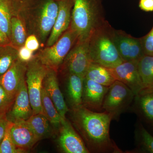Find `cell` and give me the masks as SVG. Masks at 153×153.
Instances as JSON below:
<instances>
[{
    "label": "cell",
    "mask_w": 153,
    "mask_h": 153,
    "mask_svg": "<svg viewBox=\"0 0 153 153\" xmlns=\"http://www.w3.org/2000/svg\"><path fill=\"white\" fill-rule=\"evenodd\" d=\"M72 120L89 153H123L110 136L113 118L109 113L93 111L82 105L72 109Z\"/></svg>",
    "instance_id": "obj_1"
},
{
    "label": "cell",
    "mask_w": 153,
    "mask_h": 153,
    "mask_svg": "<svg viewBox=\"0 0 153 153\" xmlns=\"http://www.w3.org/2000/svg\"><path fill=\"white\" fill-rule=\"evenodd\" d=\"M15 15L24 22L28 36L46 44L57 18L58 0H14Z\"/></svg>",
    "instance_id": "obj_2"
},
{
    "label": "cell",
    "mask_w": 153,
    "mask_h": 153,
    "mask_svg": "<svg viewBox=\"0 0 153 153\" xmlns=\"http://www.w3.org/2000/svg\"><path fill=\"white\" fill-rule=\"evenodd\" d=\"M102 0H74L70 27L77 41H87L94 32L106 22Z\"/></svg>",
    "instance_id": "obj_3"
},
{
    "label": "cell",
    "mask_w": 153,
    "mask_h": 153,
    "mask_svg": "<svg viewBox=\"0 0 153 153\" xmlns=\"http://www.w3.org/2000/svg\"><path fill=\"white\" fill-rule=\"evenodd\" d=\"M114 30L106 21L94 32L89 39L91 62L108 68H114L124 62L114 42Z\"/></svg>",
    "instance_id": "obj_4"
},
{
    "label": "cell",
    "mask_w": 153,
    "mask_h": 153,
    "mask_svg": "<svg viewBox=\"0 0 153 153\" xmlns=\"http://www.w3.org/2000/svg\"><path fill=\"white\" fill-rule=\"evenodd\" d=\"M77 41L76 34L69 27L55 44L41 49L36 56L48 69L57 71Z\"/></svg>",
    "instance_id": "obj_5"
},
{
    "label": "cell",
    "mask_w": 153,
    "mask_h": 153,
    "mask_svg": "<svg viewBox=\"0 0 153 153\" xmlns=\"http://www.w3.org/2000/svg\"><path fill=\"white\" fill-rule=\"evenodd\" d=\"M48 70L36 55L27 64L26 82L33 114H44L41 103V93L44 78Z\"/></svg>",
    "instance_id": "obj_6"
},
{
    "label": "cell",
    "mask_w": 153,
    "mask_h": 153,
    "mask_svg": "<svg viewBox=\"0 0 153 153\" xmlns=\"http://www.w3.org/2000/svg\"><path fill=\"white\" fill-rule=\"evenodd\" d=\"M134 97L131 89L123 82L116 80L108 88L102 109L110 114L113 120H118L120 115L131 106Z\"/></svg>",
    "instance_id": "obj_7"
},
{
    "label": "cell",
    "mask_w": 153,
    "mask_h": 153,
    "mask_svg": "<svg viewBox=\"0 0 153 153\" xmlns=\"http://www.w3.org/2000/svg\"><path fill=\"white\" fill-rule=\"evenodd\" d=\"M89 40L77 41L64 59L62 65L67 73H73L85 77L91 63Z\"/></svg>",
    "instance_id": "obj_8"
},
{
    "label": "cell",
    "mask_w": 153,
    "mask_h": 153,
    "mask_svg": "<svg viewBox=\"0 0 153 153\" xmlns=\"http://www.w3.org/2000/svg\"><path fill=\"white\" fill-rule=\"evenodd\" d=\"M113 40L120 57L124 61H136L145 55L141 39L120 30H114Z\"/></svg>",
    "instance_id": "obj_9"
},
{
    "label": "cell",
    "mask_w": 153,
    "mask_h": 153,
    "mask_svg": "<svg viewBox=\"0 0 153 153\" xmlns=\"http://www.w3.org/2000/svg\"><path fill=\"white\" fill-rule=\"evenodd\" d=\"M58 131V144L63 153H89L82 138L66 117L62 119Z\"/></svg>",
    "instance_id": "obj_10"
},
{
    "label": "cell",
    "mask_w": 153,
    "mask_h": 153,
    "mask_svg": "<svg viewBox=\"0 0 153 153\" xmlns=\"http://www.w3.org/2000/svg\"><path fill=\"white\" fill-rule=\"evenodd\" d=\"M137 63L136 61H124L114 68H108L116 80L127 86L135 95L144 88Z\"/></svg>",
    "instance_id": "obj_11"
},
{
    "label": "cell",
    "mask_w": 153,
    "mask_h": 153,
    "mask_svg": "<svg viewBox=\"0 0 153 153\" xmlns=\"http://www.w3.org/2000/svg\"><path fill=\"white\" fill-rule=\"evenodd\" d=\"M27 63L18 60L0 77V83L11 100L14 101L23 81L26 79Z\"/></svg>",
    "instance_id": "obj_12"
},
{
    "label": "cell",
    "mask_w": 153,
    "mask_h": 153,
    "mask_svg": "<svg viewBox=\"0 0 153 153\" xmlns=\"http://www.w3.org/2000/svg\"><path fill=\"white\" fill-rule=\"evenodd\" d=\"M10 132L13 142L22 153L30 151L40 140L26 120L10 122Z\"/></svg>",
    "instance_id": "obj_13"
},
{
    "label": "cell",
    "mask_w": 153,
    "mask_h": 153,
    "mask_svg": "<svg viewBox=\"0 0 153 153\" xmlns=\"http://www.w3.org/2000/svg\"><path fill=\"white\" fill-rule=\"evenodd\" d=\"M109 87L101 85L87 78L83 79L82 105L88 109L101 112L105 97Z\"/></svg>",
    "instance_id": "obj_14"
},
{
    "label": "cell",
    "mask_w": 153,
    "mask_h": 153,
    "mask_svg": "<svg viewBox=\"0 0 153 153\" xmlns=\"http://www.w3.org/2000/svg\"><path fill=\"white\" fill-rule=\"evenodd\" d=\"M74 3V0H58V14L47 39L46 44L47 47H50L55 44L70 27Z\"/></svg>",
    "instance_id": "obj_15"
},
{
    "label": "cell",
    "mask_w": 153,
    "mask_h": 153,
    "mask_svg": "<svg viewBox=\"0 0 153 153\" xmlns=\"http://www.w3.org/2000/svg\"><path fill=\"white\" fill-rule=\"evenodd\" d=\"M33 114L25 79L22 82L13 105L6 115L9 121L14 122L19 120H27Z\"/></svg>",
    "instance_id": "obj_16"
},
{
    "label": "cell",
    "mask_w": 153,
    "mask_h": 153,
    "mask_svg": "<svg viewBox=\"0 0 153 153\" xmlns=\"http://www.w3.org/2000/svg\"><path fill=\"white\" fill-rule=\"evenodd\" d=\"M43 86L61 117L66 118L69 109L59 87L57 71L49 69L44 78Z\"/></svg>",
    "instance_id": "obj_17"
},
{
    "label": "cell",
    "mask_w": 153,
    "mask_h": 153,
    "mask_svg": "<svg viewBox=\"0 0 153 153\" xmlns=\"http://www.w3.org/2000/svg\"><path fill=\"white\" fill-rule=\"evenodd\" d=\"M132 110L145 122L153 125V88L144 87L135 95Z\"/></svg>",
    "instance_id": "obj_18"
},
{
    "label": "cell",
    "mask_w": 153,
    "mask_h": 153,
    "mask_svg": "<svg viewBox=\"0 0 153 153\" xmlns=\"http://www.w3.org/2000/svg\"><path fill=\"white\" fill-rule=\"evenodd\" d=\"M84 77L73 73H67L66 92L72 109L82 105Z\"/></svg>",
    "instance_id": "obj_19"
},
{
    "label": "cell",
    "mask_w": 153,
    "mask_h": 153,
    "mask_svg": "<svg viewBox=\"0 0 153 153\" xmlns=\"http://www.w3.org/2000/svg\"><path fill=\"white\" fill-rule=\"evenodd\" d=\"M26 121L40 140L53 134L54 128L44 114H33Z\"/></svg>",
    "instance_id": "obj_20"
},
{
    "label": "cell",
    "mask_w": 153,
    "mask_h": 153,
    "mask_svg": "<svg viewBox=\"0 0 153 153\" xmlns=\"http://www.w3.org/2000/svg\"><path fill=\"white\" fill-rule=\"evenodd\" d=\"M85 77L108 87L116 81L108 68L93 62L88 68Z\"/></svg>",
    "instance_id": "obj_21"
},
{
    "label": "cell",
    "mask_w": 153,
    "mask_h": 153,
    "mask_svg": "<svg viewBox=\"0 0 153 153\" xmlns=\"http://www.w3.org/2000/svg\"><path fill=\"white\" fill-rule=\"evenodd\" d=\"M135 138L137 148L129 153H153V136L141 123H137Z\"/></svg>",
    "instance_id": "obj_22"
},
{
    "label": "cell",
    "mask_w": 153,
    "mask_h": 153,
    "mask_svg": "<svg viewBox=\"0 0 153 153\" xmlns=\"http://www.w3.org/2000/svg\"><path fill=\"white\" fill-rule=\"evenodd\" d=\"M41 103L44 115L48 119L53 128L58 130L63 118L58 112L44 86L41 93Z\"/></svg>",
    "instance_id": "obj_23"
},
{
    "label": "cell",
    "mask_w": 153,
    "mask_h": 153,
    "mask_svg": "<svg viewBox=\"0 0 153 153\" xmlns=\"http://www.w3.org/2000/svg\"><path fill=\"white\" fill-rule=\"evenodd\" d=\"M28 36L24 22L16 15L11 19L10 29L11 45L19 49L25 45V41Z\"/></svg>",
    "instance_id": "obj_24"
},
{
    "label": "cell",
    "mask_w": 153,
    "mask_h": 153,
    "mask_svg": "<svg viewBox=\"0 0 153 153\" xmlns=\"http://www.w3.org/2000/svg\"><path fill=\"white\" fill-rule=\"evenodd\" d=\"M14 16V0H0V30L10 39L11 19Z\"/></svg>",
    "instance_id": "obj_25"
},
{
    "label": "cell",
    "mask_w": 153,
    "mask_h": 153,
    "mask_svg": "<svg viewBox=\"0 0 153 153\" xmlns=\"http://www.w3.org/2000/svg\"><path fill=\"white\" fill-rule=\"evenodd\" d=\"M137 66L144 87L153 88V56L144 55Z\"/></svg>",
    "instance_id": "obj_26"
},
{
    "label": "cell",
    "mask_w": 153,
    "mask_h": 153,
    "mask_svg": "<svg viewBox=\"0 0 153 153\" xmlns=\"http://www.w3.org/2000/svg\"><path fill=\"white\" fill-rule=\"evenodd\" d=\"M19 59L18 49L11 44L0 47V77Z\"/></svg>",
    "instance_id": "obj_27"
},
{
    "label": "cell",
    "mask_w": 153,
    "mask_h": 153,
    "mask_svg": "<svg viewBox=\"0 0 153 153\" xmlns=\"http://www.w3.org/2000/svg\"><path fill=\"white\" fill-rule=\"evenodd\" d=\"M10 129V122L8 121L4 137L0 143V153H22L12 140Z\"/></svg>",
    "instance_id": "obj_28"
},
{
    "label": "cell",
    "mask_w": 153,
    "mask_h": 153,
    "mask_svg": "<svg viewBox=\"0 0 153 153\" xmlns=\"http://www.w3.org/2000/svg\"><path fill=\"white\" fill-rule=\"evenodd\" d=\"M13 102L0 83V114H7Z\"/></svg>",
    "instance_id": "obj_29"
},
{
    "label": "cell",
    "mask_w": 153,
    "mask_h": 153,
    "mask_svg": "<svg viewBox=\"0 0 153 153\" xmlns=\"http://www.w3.org/2000/svg\"><path fill=\"white\" fill-rule=\"evenodd\" d=\"M141 41L145 55L153 56V27Z\"/></svg>",
    "instance_id": "obj_30"
},
{
    "label": "cell",
    "mask_w": 153,
    "mask_h": 153,
    "mask_svg": "<svg viewBox=\"0 0 153 153\" xmlns=\"http://www.w3.org/2000/svg\"><path fill=\"white\" fill-rule=\"evenodd\" d=\"M35 56L34 52L27 49L25 45L18 49V57L19 60L22 62L29 63L33 60Z\"/></svg>",
    "instance_id": "obj_31"
},
{
    "label": "cell",
    "mask_w": 153,
    "mask_h": 153,
    "mask_svg": "<svg viewBox=\"0 0 153 153\" xmlns=\"http://www.w3.org/2000/svg\"><path fill=\"white\" fill-rule=\"evenodd\" d=\"M25 46L27 49L34 52L40 48L41 43L38 38L35 35L28 36L25 41Z\"/></svg>",
    "instance_id": "obj_32"
},
{
    "label": "cell",
    "mask_w": 153,
    "mask_h": 153,
    "mask_svg": "<svg viewBox=\"0 0 153 153\" xmlns=\"http://www.w3.org/2000/svg\"><path fill=\"white\" fill-rule=\"evenodd\" d=\"M8 122L6 114H0V143L4 137Z\"/></svg>",
    "instance_id": "obj_33"
},
{
    "label": "cell",
    "mask_w": 153,
    "mask_h": 153,
    "mask_svg": "<svg viewBox=\"0 0 153 153\" xmlns=\"http://www.w3.org/2000/svg\"><path fill=\"white\" fill-rule=\"evenodd\" d=\"M140 8L146 12L153 11V0H140Z\"/></svg>",
    "instance_id": "obj_34"
},
{
    "label": "cell",
    "mask_w": 153,
    "mask_h": 153,
    "mask_svg": "<svg viewBox=\"0 0 153 153\" xmlns=\"http://www.w3.org/2000/svg\"><path fill=\"white\" fill-rule=\"evenodd\" d=\"M9 44H11L10 38L0 30V47Z\"/></svg>",
    "instance_id": "obj_35"
}]
</instances>
